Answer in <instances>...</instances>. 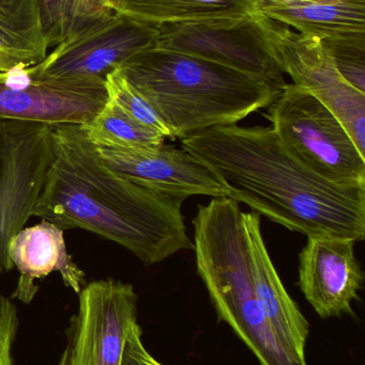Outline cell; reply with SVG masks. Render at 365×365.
<instances>
[{"label":"cell","mask_w":365,"mask_h":365,"mask_svg":"<svg viewBox=\"0 0 365 365\" xmlns=\"http://www.w3.org/2000/svg\"><path fill=\"white\" fill-rule=\"evenodd\" d=\"M261 13L276 23L295 28L300 34L321 40L365 32V2L345 0L328 4L263 0Z\"/></svg>","instance_id":"16"},{"label":"cell","mask_w":365,"mask_h":365,"mask_svg":"<svg viewBox=\"0 0 365 365\" xmlns=\"http://www.w3.org/2000/svg\"><path fill=\"white\" fill-rule=\"evenodd\" d=\"M156 365H163L162 364H160V362H156Z\"/></svg>","instance_id":"28"},{"label":"cell","mask_w":365,"mask_h":365,"mask_svg":"<svg viewBox=\"0 0 365 365\" xmlns=\"http://www.w3.org/2000/svg\"><path fill=\"white\" fill-rule=\"evenodd\" d=\"M79 298L58 365H121L126 339L139 323L134 287L114 279L92 281Z\"/></svg>","instance_id":"9"},{"label":"cell","mask_w":365,"mask_h":365,"mask_svg":"<svg viewBox=\"0 0 365 365\" xmlns=\"http://www.w3.org/2000/svg\"><path fill=\"white\" fill-rule=\"evenodd\" d=\"M269 120L285 149L319 177L365 185V156L336 115L310 92L286 83L269 106Z\"/></svg>","instance_id":"5"},{"label":"cell","mask_w":365,"mask_h":365,"mask_svg":"<svg viewBox=\"0 0 365 365\" xmlns=\"http://www.w3.org/2000/svg\"><path fill=\"white\" fill-rule=\"evenodd\" d=\"M9 257L19 272L12 297L23 304H30L36 297L39 291L36 281L51 272H59L64 285L77 295L86 285L85 272L66 251L64 231L44 219L13 236Z\"/></svg>","instance_id":"14"},{"label":"cell","mask_w":365,"mask_h":365,"mask_svg":"<svg viewBox=\"0 0 365 365\" xmlns=\"http://www.w3.org/2000/svg\"><path fill=\"white\" fill-rule=\"evenodd\" d=\"M156 109L171 133L184 139L234 125L269 107L282 90L216 62L169 49H146L117 68Z\"/></svg>","instance_id":"3"},{"label":"cell","mask_w":365,"mask_h":365,"mask_svg":"<svg viewBox=\"0 0 365 365\" xmlns=\"http://www.w3.org/2000/svg\"><path fill=\"white\" fill-rule=\"evenodd\" d=\"M353 1L365 2V0H353Z\"/></svg>","instance_id":"27"},{"label":"cell","mask_w":365,"mask_h":365,"mask_svg":"<svg viewBox=\"0 0 365 365\" xmlns=\"http://www.w3.org/2000/svg\"><path fill=\"white\" fill-rule=\"evenodd\" d=\"M355 244L344 238L308 237L300 252L298 285L321 319L354 315L364 281Z\"/></svg>","instance_id":"13"},{"label":"cell","mask_w":365,"mask_h":365,"mask_svg":"<svg viewBox=\"0 0 365 365\" xmlns=\"http://www.w3.org/2000/svg\"><path fill=\"white\" fill-rule=\"evenodd\" d=\"M341 76L365 94V32L324 38Z\"/></svg>","instance_id":"22"},{"label":"cell","mask_w":365,"mask_h":365,"mask_svg":"<svg viewBox=\"0 0 365 365\" xmlns=\"http://www.w3.org/2000/svg\"><path fill=\"white\" fill-rule=\"evenodd\" d=\"M53 160V126L0 121V274L13 268L9 244L34 216Z\"/></svg>","instance_id":"7"},{"label":"cell","mask_w":365,"mask_h":365,"mask_svg":"<svg viewBox=\"0 0 365 365\" xmlns=\"http://www.w3.org/2000/svg\"><path fill=\"white\" fill-rule=\"evenodd\" d=\"M106 88L109 92V100L115 103L124 113L144 128L156 130L165 137L171 138V133L165 125L156 109L150 103L137 92L126 79L115 70L107 75Z\"/></svg>","instance_id":"21"},{"label":"cell","mask_w":365,"mask_h":365,"mask_svg":"<svg viewBox=\"0 0 365 365\" xmlns=\"http://www.w3.org/2000/svg\"><path fill=\"white\" fill-rule=\"evenodd\" d=\"M47 49L39 0H0V72L36 66Z\"/></svg>","instance_id":"17"},{"label":"cell","mask_w":365,"mask_h":365,"mask_svg":"<svg viewBox=\"0 0 365 365\" xmlns=\"http://www.w3.org/2000/svg\"><path fill=\"white\" fill-rule=\"evenodd\" d=\"M194 225L197 274L220 322L261 365H308L278 336L257 298L244 212L229 197L199 205Z\"/></svg>","instance_id":"4"},{"label":"cell","mask_w":365,"mask_h":365,"mask_svg":"<svg viewBox=\"0 0 365 365\" xmlns=\"http://www.w3.org/2000/svg\"><path fill=\"white\" fill-rule=\"evenodd\" d=\"M244 220L257 298L274 331L300 359L306 360L310 324L285 289L272 263L261 234V215L244 212Z\"/></svg>","instance_id":"15"},{"label":"cell","mask_w":365,"mask_h":365,"mask_svg":"<svg viewBox=\"0 0 365 365\" xmlns=\"http://www.w3.org/2000/svg\"><path fill=\"white\" fill-rule=\"evenodd\" d=\"M47 48L94 21L89 0H39Z\"/></svg>","instance_id":"20"},{"label":"cell","mask_w":365,"mask_h":365,"mask_svg":"<svg viewBox=\"0 0 365 365\" xmlns=\"http://www.w3.org/2000/svg\"><path fill=\"white\" fill-rule=\"evenodd\" d=\"M159 25L111 12L88 24L29 66L38 78H106L133 56L156 46Z\"/></svg>","instance_id":"8"},{"label":"cell","mask_w":365,"mask_h":365,"mask_svg":"<svg viewBox=\"0 0 365 365\" xmlns=\"http://www.w3.org/2000/svg\"><path fill=\"white\" fill-rule=\"evenodd\" d=\"M143 342V330L139 323L131 329L126 339L121 365H156Z\"/></svg>","instance_id":"24"},{"label":"cell","mask_w":365,"mask_h":365,"mask_svg":"<svg viewBox=\"0 0 365 365\" xmlns=\"http://www.w3.org/2000/svg\"><path fill=\"white\" fill-rule=\"evenodd\" d=\"M263 0H119L115 12L154 25L241 17L261 12Z\"/></svg>","instance_id":"18"},{"label":"cell","mask_w":365,"mask_h":365,"mask_svg":"<svg viewBox=\"0 0 365 365\" xmlns=\"http://www.w3.org/2000/svg\"><path fill=\"white\" fill-rule=\"evenodd\" d=\"M54 160L34 216L62 231L84 229L154 265L193 250L181 202L158 195L105 166L83 125L53 126Z\"/></svg>","instance_id":"2"},{"label":"cell","mask_w":365,"mask_h":365,"mask_svg":"<svg viewBox=\"0 0 365 365\" xmlns=\"http://www.w3.org/2000/svg\"><path fill=\"white\" fill-rule=\"evenodd\" d=\"M109 102L98 78H38L29 68L0 72V121L86 125Z\"/></svg>","instance_id":"10"},{"label":"cell","mask_w":365,"mask_h":365,"mask_svg":"<svg viewBox=\"0 0 365 365\" xmlns=\"http://www.w3.org/2000/svg\"><path fill=\"white\" fill-rule=\"evenodd\" d=\"M182 148L226 185L229 197L306 237L365 238V185H339L296 160L272 128L219 126Z\"/></svg>","instance_id":"1"},{"label":"cell","mask_w":365,"mask_h":365,"mask_svg":"<svg viewBox=\"0 0 365 365\" xmlns=\"http://www.w3.org/2000/svg\"><path fill=\"white\" fill-rule=\"evenodd\" d=\"M269 34L283 72L336 115L365 156V94L341 76L321 38L295 34L274 21Z\"/></svg>","instance_id":"11"},{"label":"cell","mask_w":365,"mask_h":365,"mask_svg":"<svg viewBox=\"0 0 365 365\" xmlns=\"http://www.w3.org/2000/svg\"><path fill=\"white\" fill-rule=\"evenodd\" d=\"M94 147L114 173L163 197L181 203L192 195L229 197L214 170L184 148L164 143L135 149Z\"/></svg>","instance_id":"12"},{"label":"cell","mask_w":365,"mask_h":365,"mask_svg":"<svg viewBox=\"0 0 365 365\" xmlns=\"http://www.w3.org/2000/svg\"><path fill=\"white\" fill-rule=\"evenodd\" d=\"M19 327L16 306L0 294V365H15L13 346Z\"/></svg>","instance_id":"23"},{"label":"cell","mask_w":365,"mask_h":365,"mask_svg":"<svg viewBox=\"0 0 365 365\" xmlns=\"http://www.w3.org/2000/svg\"><path fill=\"white\" fill-rule=\"evenodd\" d=\"M271 21L259 12L163 24L156 47L216 62L283 90L286 81L270 40Z\"/></svg>","instance_id":"6"},{"label":"cell","mask_w":365,"mask_h":365,"mask_svg":"<svg viewBox=\"0 0 365 365\" xmlns=\"http://www.w3.org/2000/svg\"><path fill=\"white\" fill-rule=\"evenodd\" d=\"M283 1H310L319 2V4H340V2L345 1V0H283Z\"/></svg>","instance_id":"26"},{"label":"cell","mask_w":365,"mask_h":365,"mask_svg":"<svg viewBox=\"0 0 365 365\" xmlns=\"http://www.w3.org/2000/svg\"><path fill=\"white\" fill-rule=\"evenodd\" d=\"M88 139L96 147H154L164 143L166 137L156 130L144 128L131 119L115 103L109 100L102 110L83 125Z\"/></svg>","instance_id":"19"},{"label":"cell","mask_w":365,"mask_h":365,"mask_svg":"<svg viewBox=\"0 0 365 365\" xmlns=\"http://www.w3.org/2000/svg\"><path fill=\"white\" fill-rule=\"evenodd\" d=\"M118 4L119 0H89L90 11L94 21L109 13L115 12Z\"/></svg>","instance_id":"25"}]
</instances>
